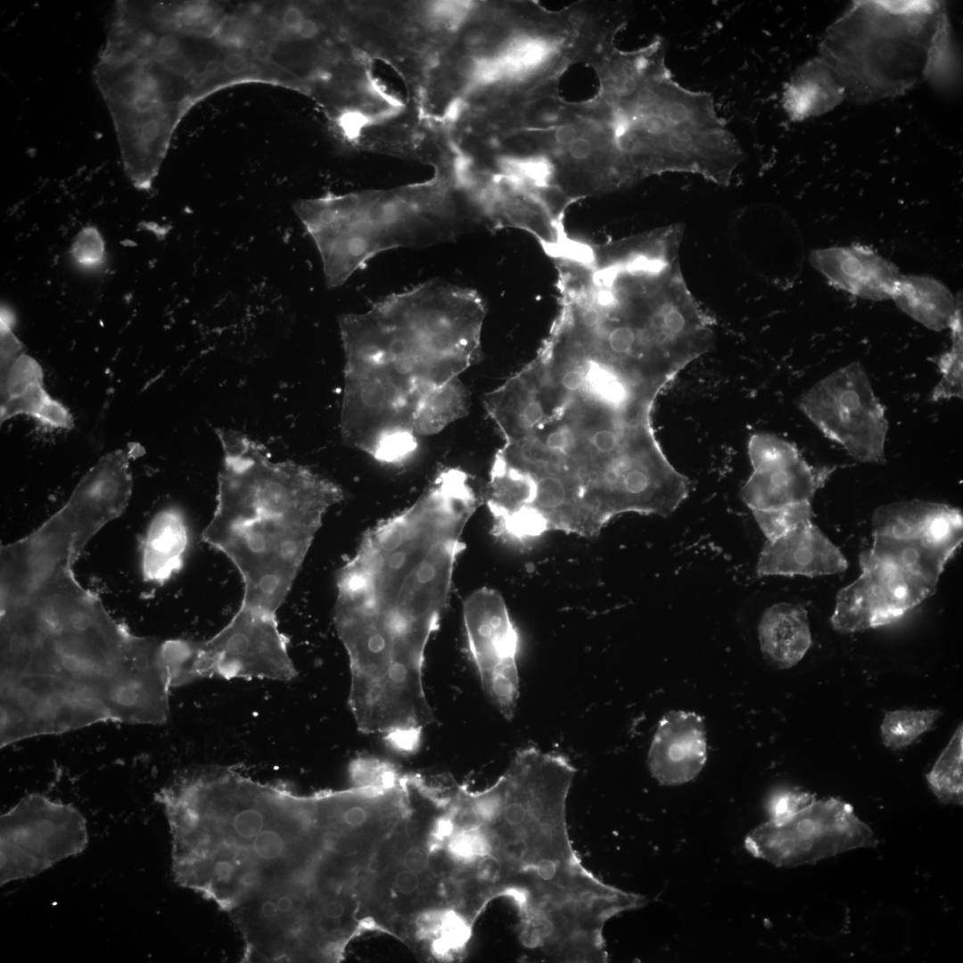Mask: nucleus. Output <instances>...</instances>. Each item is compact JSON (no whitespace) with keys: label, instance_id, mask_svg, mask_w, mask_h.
Returning a JSON list of instances; mask_svg holds the SVG:
<instances>
[{"label":"nucleus","instance_id":"obj_1","mask_svg":"<svg viewBox=\"0 0 963 963\" xmlns=\"http://www.w3.org/2000/svg\"><path fill=\"white\" fill-rule=\"evenodd\" d=\"M1 747L96 723L169 717L164 639L114 619L75 576L0 601Z\"/></svg>","mask_w":963,"mask_h":963},{"label":"nucleus","instance_id":"obj_2","mask_svg":"<svg viewBox=\"0 0 963 963\" xmlns=\"http://www.w3.org/2000/svg\"><path fill=\"white\" fill-rule=\"evenodd\" d=\"M469 473L442 468L408 507L368 529L336 574L333 624L350 667L368 680L419 678L448 609L463 532L479 506Z\"/></svg>","mask_w":963,"mask_h":963},{"label":"nucleus","instance_id":"obj_3","mask_svg":"<svg viewBox=\"0 0 963 963\" xmlns=\"http://www.w3.org/2000/svg\"><path fill=\"white\" fill-rule=\"evenodd\" d=\"M155 800L169 827L175 881L228 914L322 880L329 835L318 793L207 765L177 776Z\"/></svg>","mask_w":963,"mask_h":963},{"label":"nucleus","instance_id":"obj_4","mask_svg":"<svg viewBox=\"0 0 963 963\" xmlns=\"http://www.w3.org/2000/svg\"><path fill=\"white\" fill-rule=\"evenodd\" d=\"M484 317L476 292L438 280L342 315L343 441L381 463L410 457L418 407L479 360Z\"/></svg>","mask_w":963,"mask_h":963},{"label":"nucleus","instance_id":"obj_5","mask_svg":"<svg viewBox=\"0 0 963 963\" xmlns=\"http://www.w3.org/2000/svg\"><path fill=\"white\" fill-rule=\"evenodd\" d=\"M501 435L576 489L622 505L656 501L687 480L663 451L651 415L538 374L510 379Z\"/></svg>","mask_w":963,"mask_h":963},{"label":"nucleus","instance_id":"obj_6","mask_svg":"<svg viewBox=\"0 0 963 963\" xmlns=\"http://www.w3.org/2000/svg\"><path fill=\"white\" fill-rule=\"evenodd\" d=\"M223 462L203 540L235 566L241 605L273 613L287 597L327 510L343 499L331 480L275 462L246 434L218 428Z\"/></svg>","mask_w":963,"mask_h":963},{"label":"nucleus","instance_id":"obj_7","mask_svg":"<svg viewBox=\"0 0 963 963\" xmlns=\"http://www.w3.org/2000/svg\"><path fill=\"white\" fill-rule=\"evenodd\" d=\"M206 20L179 3L118 1L94 68L111 114L123 169L148 191L177 123L204 94L209 78L198 54Z\"/></svg>","mask_w":963,"mask_h":963},{"label":"nucleus","instance_id":"obj_8","mask_svg":"<svg viewBox=\"0 0 963 963\" xmlns=\"http://www.w3.org/2000/svg\"><path fill=\"white\" fill-rule=\"evenodd\" d=\"M605 96V169L613 188L669 172L727 186L745 160L713 96L675 79L659 36L611 61Z\"/></svg>","mask_w":963,"mask_h":963},{"label":"nucleus","instance_id":"obj_9","mask_svg":"<svg viewBox=\"0 0 963 963\" xmlns=\"http://www.w3.org/2000/svg\"><path fill=\"white\" fill-rule=\"evenodd\" d=\"M552 330L606 362L672 381L712 339L688 309L653 286L560 277Z\"/></svg>","mask_w":963,"mask_h":963},{"label":"nucleus","instance_id":"obj_10","mask_svg":"<svg viewBox=\"0 0 963 963\" xmlns=\"http://www.w3.org/2000/svg\"><path fill=\"white\" fill-rule=\"evenodd\" d=\"M820 57L846 96L869 103L954 73L950 24L937 1H854L826 31Z\"/></svg>","mask_w":963,"mask_h":963},{"label":"nucleus","instance_id":"obj_11","mask_svg":"<svg viewBox=\"0 0 963 963\" xmlns=\"http://www.w3.org/2000/svg\"><path fill=\"white\" fill-rule=\"evenodd\" d=\"M295 212L319 252L326 285H342L375 255L433 244L455 235L465 220L449 177L391 192L303 200Z\"/></svg>","mask_w":963,"mask_h":963},{"label":"nucleus","instance_id":"obj_12","mask_svg":"<svg viewBox=\"0 0 963 963\" xmlns=\"http://www.w3.org/2000/svg\"><path fill=\"white\" fill-rule=\"evenodd\" d=\"M287 644L276 614L240 605L210 638L165 639L163 654L171 687L209 678L286 682L298 675Z\"/></svg>","mask_w":963,"mask_h":963},{"label":"nucleus","instance_id":"obj_13","mask_svg":"<svg viewBox=\"0 0 963 963\" xmlns=\"http://www.w3.org/2000/svg\"><path fill=\"white\" fill-rule=\"evenodd\" d=\"M87 844L86 820L76 807L29 794L0 818V884L35 877Z\"/></svg>","mask_w":963,"mask_h":963},{"label":"nucleus","instance_id":"obj_14","mask_svg":"<svg viewBox=\"0 0 963 963\" xmlns=\"http://www.w3.org/2000/svg\"><path fill=\"white\" fill-rule=\"evenodd\" d=\"M872 523V558L935 586L963 538L959 509L922 500L880 506Z\"/></svg>","mask_w":963,"mask_h":963},{"label":"nucleus","instance_id":"obj_15","mask_svg":"<svg viewBox=\"0 0 963 963\" xmlns=\"http://www.w3.org/2000/svg\"><path fill=\"white\" fill-rule=\"evenodd\" d=\"M870 827L849 803L836 798L815 800L789 818L768 820L745 839L754 857L777 867H796L862 847L876 846Z\"/></svg>","mask_w":963,"mask_h":963},{"label":"nucleus","instance_id":"obj_16","mask_svg":"<svg viewBox=\"0 0 963 963\" xmlns=\"http://www.w3.org/2000/svg\"><path fill=\"white\" fill-rule=\"evenodd\" d=\"M798 406L853 458L884 460L888 423L860 363H851L818 382L801 396Z\"/></svg>","mask_w":963,"mask_h":963},{"label":"nucleus","instance_id":"obj_17","mask_svg":"<svg viewBox=\"0 0 963 963\" xmlns=\"http://www.w3.org/2000/svg\"><path fill=\"white\" fill-rule=\"evenodd\" d=\"M463 618L468 651L482 686L510 720L519 697L520 636L505 600L493 588H478L465 599Z\"/></svg>","mask_w":963,"mask_h":963},{"label":"nucleus","instance_id":"obj_18","mask_svg":"<svg viewBox=\"0 0 963 963\" xmlns=\"http://www.w3.org/2000/svg\"><path fill=\"white\" fill-rule=\"evenodd\" d=\"M860 563L861 574L836 597L831 623L837 631L856 632L894 621L936 590L935 585L879 562L866 551Z\"/></svg>","mask_w":963,"mask_h":963},{"label":"nucleus","instance_id":"obj_19","mask_svg":"<svg viewBox=\"0 0 963 963\" xmlns=\"http://www.w3.org/2000/svg\"><path fill=\"white\" fill-rule=\"evenodd\" d=\"M747 450L753 472L740 494L751 511L811 503L835 469L811 465L793 443L769 432L753 433Z\"/></svg>","mask_w":963,"mask_h":963},{"label":"nucleus","instance_id":"obj_20","mask_svg":"<svg viewBox=\"0 0 963 963\" xmlns=\"http://www.w3.org/2000/svg\"><path fill=\"white\" fill-rule=\"evenodd\" d=\"M15 317L6 306L0 314V422L26 415L46 428L70 430L74 419L69 409L44 387L39 363L25 352L12 331Z\"/></svg>","mask_w":963,"mask_h":963},{"label":"nucleus","instance_id":"obj_21","mask_svg":"<svg viewBox=\"0 0 963 963\" xmlns=\"http://www.w3.org/2000/svg\"><path fill=\"white\" fill-rule=\"evenodd\" d=\"M706 759L703 719L692 712L666 713L659 721L648 752L652 776L663 785L684 784L699 774Z\"/></svg>","mask_w":963,"mask_h":963},{"label":"nucleus","instance_id":"obj_22","mask_svg":"<svg viewBox=\"0 0 963 963\" xmlns=\"http://www.w3.org/2000/svg\"><path fill=\"white\" fill-rule=\"evenodd\" d=\"M847 568L842 552L811 521L784 535L766 540L758 558V576L816 577L841 572Z\"/></svg>","mask_w":963,"mask_h":963},{"label":"nucleus","instance_id":"obj_23","mask_svg":"<svg viewBox=\"0 0 963 963\" xmlns=\"http://www.w3.org/2000/svg\"><path fill=\"white\" fill-rule=\"evenodd\" d=\"M810 260L832 285L871 300L891 299L901 276L892 262L861 244L814 250Z\"/></svg>","mask_w":963,"mask_h":963},{"label":"nucleus","instance_id":"obj_24","mask_svg":"<svg viewBox=\"0 0 963 963\" xmlns=\"http://www.w3.org/2000/svg\"><path fill=\"white\" fill-rule=\"evenodd\" d=\"M845 97L842 81L819 56L795 70L784 88L781 103L788 118L798 122L833 110Z\"/></svg>","mask_w":963,"mask_h":963},{"label":"nucleus","instance_id":"obj_25","mask_svg":"<svg viewBox=\"0 0 963 963\" xmlns=\"http://www.w3.org/2000/svg\"><path fill=\"white\" fill-rule=\"evenodd\" d=\"M188 544V527L182 512L174 506L158 512L142 543L144 580L156 584L168 581L181 570Z\"/></svg>","mask_w":963,"mask_h":963},{"label":"nucleus","instance_id":"obj_26","mask_svg":"<svg viewBox=\"0 0 963 963\" xmlns=\"http://www.w3.org/2000/svg\"><path fill=\"white\" fill-rule=\"evenodd\" d=\"M758 636L767 661L780 669L793 667L811 644L807 612L797 605H774L762 613Z\"/></svg>","mask_w":963,"mask_h":963},{"label":"nucleus","instance_id":"obj_27","mask_svg":"<svg viewBox=\"0 0 963 963\" xmlns=\"http://www.w3.org/2000/svg\"><path fill=\"white\" fill-rule=\"evenodd\" d=\"M891 299L902 312L935 332L950 327L961 303L947 286L927 276L901 275Z\"/></svg>","mask_w":963,"mask_h":963},{"label":"nucleus","instance_id":"obj_28","mask_svg":"<svg viewBox=\"0 0 963 963\" xmlns=\"http://www.w3.org/2000/svg\"><path fill=\"white\" fill-rule=\"evenodd\" d=\"M473 924L455 907L440 905L417 913L406 930L434 959L452 960L465 951Z\"/></svg>","mask_w":963,"mask_h":963},{"label":"nucleus","instance_id":"obj_29","mask_svg":"<svg viewBox=\"0 0 963 963\" xmlns=\"http://www.w3.org/2000/svg\"><path fill=\"white\" fill-rule=\"evenodd\" d=\"M469 393L458 377L433 391L418 407L414 431L416 437L436 434L469 412Z\"/></svg>","mask_w":963,"mask_h":963},{"label":"nucleus","instance_id":"obj_30","mask_svg":"<svg viewBox=\"0 0 963 963\" xmlns=\"http://www.w3.org/2000/svg\"><path fill=\"white\" fill-rule=\"evenodd\" d=\"M963 729H956L931 771L926 775L929 786L942 803L962 804L963 802Z\"/></svg>","mask_w":963,"mask_h":963},{"label":"nucleus","instance_id":"obj_31","mask_svg":"<svg viewBox=\"0 0 963 963\" xmlns=\"http://www.w3.org/2000/svg\"><path fill=\"white\" fill-rule=\"evenodd\" d=\"M951 347L942 353L937 366L942 378L934 388L931 399L938 401L963 397V332L962 304L960 303L950 325Z\"/></svg>","mask_w":963,"mask_h":963},{"label":"nucleus","instance_id":"obj_32","mask_svg":"<svg viewBox=\"0 0 963 963\" xmlns=\"http://www.w3.org/2000/svg\"><path fill=\"white\" fill-rule=\"evenodd\" d=\"M940 715L938 710L886 712L881 724L882 741L889 748H903L929 730Z\"/></svg>","mask_w":963,"mask_h":963},{"label":"nucleus","instance_id":"obj_33","mask_svg":"<svg viewBox=\"0 0 963 963\" xmlns=\"http://www.w3.org/2000/svg\"><path fill=\"white\" fill-rule=\"evenodd\" d=\"M767 540L775 539L796 526L811 521V503L803 502L752 511Z\"/></svg>","mask_w":963,"mask_h":963},{"label":"nucleus","instance_id":"obj_34","mask_svg":"<svg viewBox=\"0 0 963 963\" xmlns=\"http://www.w3.org/2000/svg\"><path fill=\"white\" fill-rule=\"evenodd\" d=\"M349 776L352 786L384 788L398 784L404 773L389 761L362 756L350 763Z\"/></svg>","mask_w":963,"mask_h":963},{"label":"nucleus","instance_id":"obj_35","mask_svg":"<svg viewBox=\"0 0 963 963\" xmlns=\"http://www.w3.org/2000/svg\"><path fill=\"white\" fill-rule=\"evenodd\" d=\"M70 253L73 260L84 268H95L103 265L105 245L99 230L94 226L83 227L75 236Z\"/></svg>","mask_w":963,"mask_h":963},{"label":"nucleus","instance_id":"obj_36","mask_svg":"<svg viewBox=\"0 0 963 963\" xmlns=\"http://www.w3.org/2000/svg\"><path fill=\"white\" fill-rule=\"evenodd\" d=\"M816 800L815 795L794 789L774 792L766 803L770 820L780 821L789 818Z\"/></svg>","mask_w":963,"mask_h":963},{"label":"nucleus","instance_id":"obj_37","mask_svg":"<svg viewBox=\"0 0 963 963\" xmlns=\"http://www.w3.org/2000/svg\"><path fill=\"white\" fill-rule=\"evenodd\" d=\"M421 733L418 728L398 729L385 734L383 738L398 753H413L420 745Z\"/></svg>","mask_w":963,"mask_h":963},{"label":"nucleus","instance_id":"obj_38","mask_svg":"<svg viewBox=\"0 0 963 963\" xmlns=\"http://www.w3.org/2000/svg\"><path fill=\"white\" fill-rule=\"evenodd\" d=\"M222 66L226 73L235 75L246 71L249 67V61L246 55L241 52H232L226 54Z\"/></svg>","mask_w":963,"mask_h":963},{"label":"nucleus","instance_id":"obj_39","mask_svg":"<svg viewBox=\"0 0 963 963\" xmlns=\"http://www.w3.org/2000/svg\"><path fill=\"white\" fill-rule=\"evenodd\" d=\"M568 153L574 161H585L593 153V144L584 137H577L567 146Z\"/></svg>","mask_w":963,"mask_h":963},{"label":"nucleus","instance_id":"obj_40","mask_svg":"<svg viewBox=\"0 0 963 963\" xmlns=\"http://www.w3.org/2000/svg\"><path fill=\"white\" fill-rule=\"evenodd\" d=\"M305 17L297 6L289 5L283 14V26L290 32H297Z\"/></svg>","mask_w":963,"mask_h":963},{"label":"nucleus","instance_id":"obj_41","mask_svg":"<svg viewBox=\"0 0 963 963\" xmlns=\"http://www.w3.org/2000/svg\"><path fill=\"white\" fill-rule=\"evenodd\" d=\"M576 128L569 124L559 126L555 132V139L560 145L568 146L577 138Z\"/></svg>","mask_w":963,"mask_h":963},{"label":"nucleus","instance_id":"obj_42","mask_svg":"<svg viewBox=\"0 0 963 963\" xmlns=\"http://www.w3.org/2000/svg\"><path fill=\"white\" fill-rule=\"evenodd\" d=\"M272 52V45L265 40H259L252 46V54L255 59L260 62H268L271 57Z\"/></svg>","mask_w":963,"mask_h":963},{"label":"nucleus","instance_id":"obj_43","mask_svg":"<svg viewBox=\"0 0 963 963\" xmlns=\"http://www.w3.org/2000/svg\"><path fill=\"white\" fill-rule=\"evenodd\" d=\"M319 32L317 23L312 19L305 18L296 34L304 39H311Z\"/></svg>","mask_w":963,"mask_h":963},{"label":"nucleus","instance_id":"obj_44","mask_svg":"<svg viewBox=\"0 0 963 963\" xmlns=\"http://www.w3.org/2000/svg\"><path fill=\"white\" fill-rule=\"evenodd\" d=\"M372 21L380 29L389 27L393 21L391 13L385 9H377L372 13Z\"/></svg>","mask_w":963,"mask_h":963}]
</instances>
